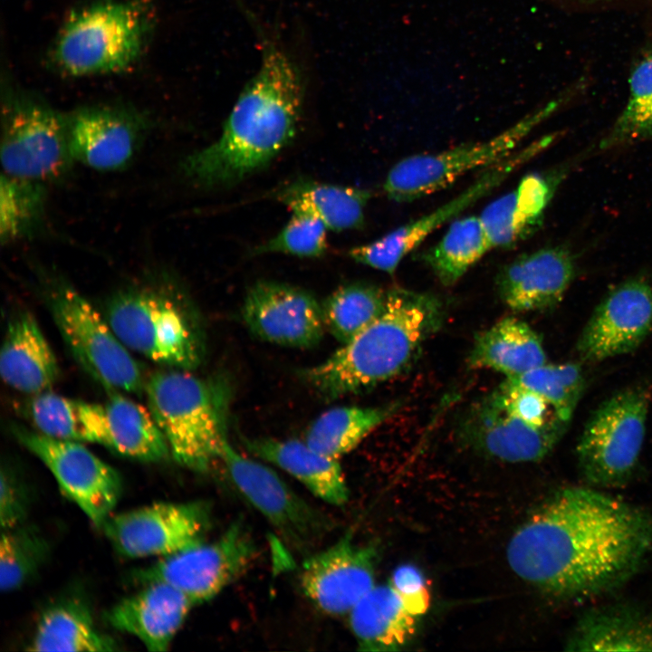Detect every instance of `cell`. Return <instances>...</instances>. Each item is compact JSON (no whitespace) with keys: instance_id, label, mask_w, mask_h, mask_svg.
Wrapping results in <instances>:
<instances>
[{"instance_id":"6da1fadb","label":"cell","mask_w":652,"mask_h":652,"mask_svg":"<svg viewBox=\"0 0 652 652\" xmlns=\"http://www.w3.org/2000/svg\"><path fill=\"white\" fill-rule=\"evenodd\" d=\"M651 557L652 511L591 486L552 494L507 546L517 576L564 601L621 587Z\"/></svg>"},{"instance_id":"7a4b0ae2","label":"cell","mask_w":652,"mask_h":652,"mask_svg":"<svg viewBox=\"0 0 652 652\" xmlns=\"http://www.w3.org/2000/svg\"><path fill=\"white\" fill-rule=\"evenodd\" d=\"M303 86L296 65L273 43L264 49L259 70L240 93L219 138L188 155L184 176L201 187L236 183L260 170L296 134Z\"/></svg>"},{"instance_id":"3957f363","label":"cell","mask_w":652,"mask_h":652,"mask_svg":"<svg viewBox=\"0 0 652 652\" xmlns=\"http://www.w3.org/2000/svg\"><path fill=\"white\" fill-rule=\"evenodd\" d=\"M441 300L402 287L388 289L380 316L300 377L325 400L362 392L403 372L441 326Z\"/></svg>"},{"instance_id":"277c9868","label":"cell","mask_w":652,"mask_h":652,"mask_svg":"<svg viewBox=\"0 0 652 652\" xmlns=\"http://www.w3.org/2000/svg\"><path fill=\"white\" fill-rule=\"evenodd\" d=\"M144 390L173 458L192 471L208 472L228 442L227 383L174 369L154 373Z\"/></svg>"},{"instance_id":"5b68a950","label":"cell","mask_w":652,"mask_h":652,"mask_svg":"<svg viewBox=\"0 0 652 652\" xmlns=\"http://www.w3.org/2000/svg\"><path fill=\"white\" fill-rule=\"evenodd\" d=\"M151 7V0H101L72 11L53 48V62L74 77L125 71L145 48Z\"/></svg>"},{"instance_id":"8992f818","label":"cell","mask_w":652,"mask_h":652,"mask_svg":"<svg viewBox=\"0 0 652 652\" xmlns=\"http://www.w3.org/2000/svg\"><path fill=\"white\" fill-rule=\"evenodd\" d=\"M105 318L129 350L152 361L185 370L201 363L196 328L168 293L150 287L124 291L110 301Z\"/></svg>"},{"instance_id":"52a82bcc","label":"cell","mask_w":652,"mask_h":652,"mask_svg":"<svg viewBox=\"0 0 652 652\" xmlns=\"http://www.w3.org/2000/svg\"><path fill=\"white\" fill-rule=\"evenodd\" d=\"M649 398L642 387L625 388L589 418L576 446L579 470L589 486L612 489L630 481L645 439Z\"/></svg>"},{"instance_id":"ba28073f","label":"cell","mask_w":652,"mask_h":652,"mask_svg":"<svg viewBox=\"0 0 652 652\" xmlns=\"http://www.w3.org/2000/svg\"><path fill=\"white\" fill-rule=\"evenodd\" d=\"M568 94L548 102L493 138L400 159L387 174L385 194L395 202L414 201L446 187L470 171L504 159L561 106Z\"/></svg>"},{"instance_id":"9c48e42d","label":"cell","mask_w":652,"mask_h":652,"mask_svg":"<svg viewBox=\"0 0 652 652\" xmlns=\"http://www.w3.org/2000/svg\"><path fill=\"white\" fill-rule=\"evenodd\" d=\"M73 162L67 116L34 98L7 95L2 113L3 173L45 183L64 175Z\"/></svg>"},{"instance_id":"30bf717a","label":"cell","mask_w":652,"mask_h":652,"mask_svg":"<svg viewBox=\"0 0 652 652\" xmlns=\"http://www.w3.org/2000/svg\"><path fill=\"white\" fill-rule=\"evenodd\" d=\"M50 297L61 335L82 368L108 388L142 391L141 369L106 318L66 283L56 284Z\"/></svg>"},{"instance_id":"8fae6325","label":"cell","mask_w":652,"mask_h":652,"mask_svg":"<svg viewBox=\"0 0 652 652\" xmlns=\"http://www.w3.org/2000/svg\"><path fill=\"white\" fill-rule=\"evenodd\" d=\"M220 461L240 494L298 553H312L334 529L331 517L304 500L271 467L237 452L229 441Z\"/></svg>"},{"instance_id":"7c38bea8","label":"cell","mask_w":652,"mask_h":652,"mask_svg":"<svg viewBox=\"0 0 652 652\" xmlns=\"http://www.w3.org/2000/svg\"><path fill=\"white\" fill-rule=\"evenodd\" d=\"M257 544L246 523L237 518L216 540L162 557L139 570L135 580L144 585L164 582L196 605L208 601L241 577L257 556Z\"/></svg>"},{"instance_id":"4fadbf2b","label":"cell","mask_w":652,"mask_h":652,"mask_svg":"<svg viewBox=\"0 0 652 652\" xmlns=\"http://www.w3.org/2000/svg\"><path fill=\"white\" fill-rule=\"evenodd\" d=\"M211 523L207 502H162L110 515L101 528L125 557L162 558L206 541Z\"/></svg>"},{"instance_id":"5bb4252c","label":"cell","mask_w":652,"mask_h":652,"mask_svg":"<svg viewBox=\"0 0 652 652\" xmlns=\"http://www.w3.org/2000/svg\"><path fill=\"white\" fill-rule=\"evenodd\" d=\"M553 136L543 137L504 159L486 168L460 194L431 212L412 219L380 238L349 250L355 262L393 274L403 258L416 249L432 232L493 191L512 173L544 150Z\"/></svg>"},{"instance_id":"9a60e30c","label":"cell","mask_w":652,"mask_h":652,"mask_svg":"<svg viewBox=\"0 0 652 652\" xmlns=\"http://www.w3.org/2000/svg\"><path fill=\"white\" fill-rule=\"evenodd\" d=\"M18 441L50 470L62 492L97 527L117 505L121 479L110 465L77 441L14 428Z\"/></svg>"},{"instance_id":"2e32d148","label":"cell","mask_w":652,"mask_h":652,"mask_svg":"<svg viewBox=\"0 0 652 652\" xmlns=\"http://www.w3.org/2000/svg\"><path fill=\"white\" fill-rule=\"evenodd\" d=\"M375 544H358L350 532L304 560L300 584L305 596L322 612L349 614L374 586L378 558Z\"/></svg>"},{"instance_id":"e0dca14e","label":"cell","mask_w":652,"mask_h":652,"mask_svg":"<svg viewBox=\"0 0 652 652\" xmlns=\"http://www.w3.org/2000/svg\"><path fill=\"white\" fill-rule=\"evenodd\" d=\"M243 320L258 339L292 348H310L325 326L321 303L310 292L287 283L260 281L247 291Z\"/></svg>"},{"instance_id":"ac0fdd59","label":"cell","mask_w":652,"mask_h":652,"mask_svg":"<svg viewBox=\"0 0 652 652\" xmlns=\"http://www.w3.org/2000/svg\"><path fill=\"white\" fill-rule=\"evenodd\" d=\"M652 331V283L629 279L599 303L577 342L587 360L599 361L636 350Z\"/></svg>"},{"instance_id":"d6986e66","label":"cell","mask_w":652,"mask_h":652,"mask_svg":"<svg viewBox=\"0 0 652 652\" xmlns=\"http://www.w3.org/2000/svg\"><path fill=\"white\" fill-rule=\"evenodd\" d=\"M565 428L531 426L505 410L491 393L474 405L460 426L468 447L510 463L537 462L554 448Z\"/></svg>"},{"instance_id":"ffe728a7","label":"cell","mask_w":652,"mask_h":652,"mask_svg":"<svg viewBox=\"0 0 652 652\" xmlns=\"http://www.w3.org/2000/svg\"><path fill=\"white\" fill-rule=\"evenodd\" d=\"M67 118L74 161L100 171L118 170L127 166L145 129L140 117L116 107H87Z\"/></svg>"},{"instance_id":"44dd1931","label":"cell","mask_w":652,"mask_h":652,"mask_svg":"<svg viewBox=\"0 0 652 652\" xmlns=\"http://www.w3.org/2000/svg\"><path fill=\"white\" fill-rule=\"evenodd\" d=\"M575 274V263L564 246H548L518 255L499 271L500 299L517 312L542 311L557 305Z\"/></svg>"},{"instance_id":"7402d4cb","label":"cell","mask_w":652,"mask_h":652,"mask_svg":"<svg viewBox=\"0 0 652 652\" xmlns=\"http://www.w3.org/2000/svg\"><path fill=\"white\" fill-rule=\"evenodd\" d=\"M195 606L184 593L164 582L143 585L106 615L114 628L139 638L150 651H166Z\"/></svg>"},{"instance_id":"603a6c76","label":"cell","mask_w":652,"mask_h":652,"mask_svg":"<svg viewBox=\"0 0 652 652\" xmlns=\"http://www.w3.org/2000/svg\"><path fill=\"white\" fill-rule=\"evenodd\" d=\"M561 174L551 170L526 175L516 188L483 209L479 218L492 249L513 247L537 230Z\"/></svg>"},{"instance_id":"cb8c5ba5","label":"cell","mask_w":652,"mask_h":652,"mask_svg":"<svg viewBox=\"0 0 652 652\" xmlns=\"http://www.w3.org/2000/svg\"><path fill=\"white\" fill-rule=\"evenodd\" d=\"M60 373L57 358L30 312L8 324L0 351V374L6 385L23 393L48 391Z\"/></svg>"},{"instance_id":"d4e9b609","label":"cell","mask_w":652,"mask_h":652,"mask_svg":"<svg viewBox=\"0 0 652 652\" xmlns=\"http://www.w3.org/2000/svg\"><path fill=\"white\" fill-rule=\"evenodd\" d=\"M243 443L251 454L285 471L323 502L335 506L348 502L339 459L316 451L305 441L243 437Z\"/></svg>"},{"instance_id":"484cf974","label":"cell","mask_w":652,"mask_h":652,"mask_svg":"<svg viewBox=\"0 0 652 652\" xmlns=\"http://www.w3.org/2000/svg\"><path fill=\"white\" fill-rule=\"evenodd\" d=\"M566 651H652V610L626 605L592 609L569 635Z\"/></svg>"},{"instance_id":"4316f807","label":"cell","mask_w":652,"mask_h":652,"mask_svg":"<svg viewBox=\"0 0 652 652\" xmlns=\"http://www.w3.org/2000/svg\"><path fill=\"white\" fill-rule=\"evenodd\" d=\"M417 617L388 582L374 586L349 613L350 627L362 651H396L414 636Z\"/></svg>"},{"instance_id":"83f0119b","label":"cell","mask_w":652,"mask_h":652,"mask_svg":"<svg viewBox=\"0 0 652 652\" xmlns=\"http://www.w3.org/2000/svg\"><path fill=\"white\" fill-rule=\"evenodd\" d=\"M274 197L292 212L310 214L328 230L341 232L360 229L372 193L369 189L297 179L274 193Z\"/></svg>"},{"instance_id":"f1b7e54d","label":"cell","mask_w":652,"mask_h":652,"mask_svg":"<svg viewBox=\"0 0 652 652\" xmlns=\"http://www.w3.org/2000/svg\"><path fill=\"white\" fill-rule=\"evenodd\" d=\"M473 369H488L514 378L546 362L539 335L523 321L505 317L480 332L467 360Z\"/></svg>"},{"instance_id":"f546056e","label":"cell","mask_w":652,"mask_h":652,"mask_svg":"<svg viewBox=\"0 0 652 652\" xmlns=\"http://www.w3.org/2000/svg\"><path fill=\"white\" fill-rule=\"evenodd\" d=\"M28 414L38 432L45 436L108 446L104 405L45 391L34 395L28 405Z\"/></svg>"},{"instance_id":"4dcf8cb0","label":"cell","mask_w":652,"mask_h":652,"mask_svg":"<svg viewBox=\"0 0 652 652\" xmlns=\"http://www.w3.org/2000/svg\"><path fill=\"white\" fill-rule=\"evenodd\" d=\"M31 651H114L116 642L100 632L89 609L80 601L55 604L41 616Z\"/></svg>"},{"instance_id":"1f68e13d","label":"cell","mask_w":652,"mask_h":652,"mask_svg":"<svg viewBox=\"0 0 652 652\" xmlns=\"http://www.w3.org/2000/svg\"><path fill=\"white\" fill-rule=\"evenodd\" d=\"M108 421L107 447L130 458L156 462L168 455L169 448L149 408L120 394L104 405Z\"/></svg>"},{"instance_id":"d6a6232c","label":"cell","mask_w":652,"mask_h":652,"mask_svg":"<svg viewBox=\"0 0 652 652\" xmlns=\"http://www.w3.org/2000/svg\"><path fill=\"white\" fill-rule=\"evenodd\" d=\"M398 408V403H390L381 407L331 408L310 425L304 441L316 451L339 459L353 450Z\"/></svg>"},{"instance_id":"836d02e7","label":"cell","mask_w":652,"mask_h":652,"mask_svg":"<svg viewBox=\"0 0 652 652\" xmlns=\"http://www.w3.org/2000/svg\"><path fill=\"white\" fill-rule=\"evenodd\" d=\"M491 249L479 216H468L454 220L422 259L443 285L451 286Z\"/></svg>"},{"instance_id":"e575fe53","label":"cell","mask_w":652,"mask_h":652,"mask_svg":"<svg viewBox=\"0 0 652 652\" xmlns=\"http://www.w3.org/2000/svg\"><path fill=\"white\" fill-rule=\"evenodd\" d=\"M387 295L388 290L369 283L340 285L321 302L325 330L342 344L349 342L380 316Z\"/></svg>"},{"instance_id":"d590c367","label":"cell","mask_w":652,"mask_h":652,"mask_svg":"<svg viewBox=\"0 0 652 652\" xmlns=\"http://www.w3.org/2000/svg\"><path fill=\"white\" fill-rule=\"evenodd\" d=\"M44 183L2 174L0 183V239L9 244L33 233L46 206Z\"/></svg>"},{"instance_id":"8d00e7d4","label":"cell","mask_w":652,"mask_h":652,"mask_svg":"<svg viewBox=\"0 0 652 652\" xmlns=\"http://www.w3.org/2000/svg\"><path fill=\"white\" fill-rule=\"evenodd\" d=\"M646 139H652V50L632 67L627 103L600 147L608 149Z\"/></svg>"},{"instance_id":"74e56055","label":"cell","mask_w":652,"mask_h":652,"mask_svg":"<svg viewBox=\"0 0 652 652\" xmlns=\"http://www.w3.org/2000/svg\"><path fill=\"white\" fill-rule=\"evenodd\" d=\"M48 544L35 529L21 524L2 531L0 587L11 592L22 587L43 564Z\"/></svg>"},{"instance_id":"f35d334b","label":"cell","mask_w":652,"mask_h":652,"mask_svg":"<svg viewBox=\"0 0 652 652\" xmlns=\"http://www.w3.org/2000/svg\"><path fill=\"white\" fill-rule=\"evenodd\" d=\"M536 392L569 422L584 388L582 370L578 364H543L514 378H507Z\"/></svg>"},{"instance_id":"ab89813d","label":"cell","mask_w":652,"mask_h":652,"mask_svg":"<svg viewBox=\"0 0 652 652\" xmlns=\"http://www.w3.org/2000/svg\"><path fill=\"white\" fill-rule=\"evenodd\" d=\"M326 225L317 217L292 212L285 225L270 240L253 250L254 254L280 253L298 257L317 258L328 249Z\"/></svg>"},{"instance_id":"60d3db41","label":"cell","mask_w":652,"mask_h":652,"mask_svg":"<svg viewBox=\"0 0 652 652\" xmlns=\"http://www.w3.org/2000/svg\"><path fill=\"white\" fill-rule=\"evenodd\" d=\"M501 406L525 423L540 428H566L554 407L545 398L507 379L492 392Z\"/></svg>"},{"instance_id":"b9f144b4","label":"cell","mask_w":652,"mask_h":652,"mask_svg":"<svg viewBox=\"0 0 652 652\" xmlns=\"http://www.w3.org/2000/svg\"><path fill=\"white\" fill-rule=\"evenodd\" d=\"M389 583L401 597L408 610L419 618L424 615L430 603V594L426 579L414 565L398 566L392 573Z\"/></svg>"},{"instance_id":"7bdbcfd3","label":"cell","mask_w":652,"mask_h":652,"mask_svg":"<svg viewBox=\"0 0 652 652\" xmlns=\"http://www.w3.org/2000/svg\"><path fill=\"white\" fill-rule=\"evenodd\" d=\"M26 509V500L21 486L8 472L2 470L0 503L2 531L23 524Z\"/></svg>"},{"instance_id":"ee69618b","label":"cell","mask_w":652,"mask_h":652,"mask_svg":"<svg viewBox=\"0 0 652 652\" xmlns=\"http://www.w3.org/2000/svg\"><path fill=\"white\" fill-rule=\"evenodd\" d=\"M580 3H586V4H592V5H611V4H619V3H628L631 1H638V0H577Z\"/></svg>"}]
</instances>
